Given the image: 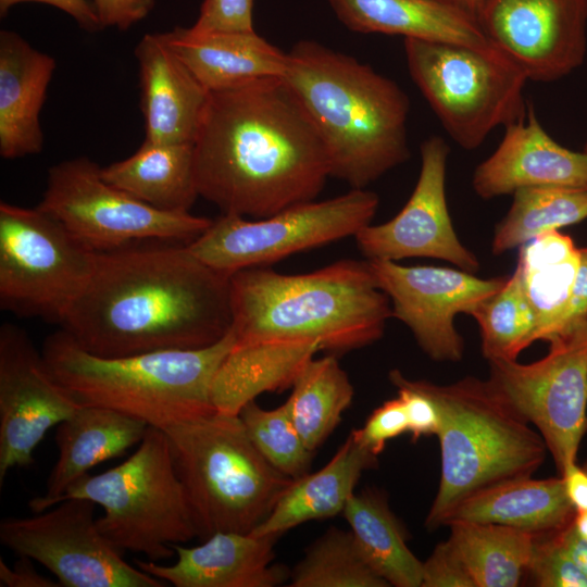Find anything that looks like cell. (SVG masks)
I'll return each mask as SVG.
<instances>
[{"label": "cell", "mask_w": 587, "mask_h": 587, "mask_svg": "<svg viewBox=\"0 0 587 587\" xmlns=\"http://www.w3.org/2000/svg\"><path fill=\"white\" fill-rule=\"evenodd\" d=\"M236 344L311 340L342 353L382 338L391 314L367 260L344 259L303 274L265 266L229 276Z\"/></svg>", "instance_id": "cell-4"}, {"label": "cell", "mask_w": 587, "mask_h": 587, "mask_svg": "<svg viewBox=\"0 0 587 587\" xmlns=\"http://www.w3.org/2000/svg\"><path fill=\"white\" fill-rule=\"evenodd\" d=\"M95 252L142 239L190 243L212 220L190 212L155 209L108 183L87 157L62 161L48 171L37 205Z\"/></svg>", "instance_id": "cell-12"}, {"label": "cell", "mask_w": 587, "mask_h": 587, "mask_svg": "<svg viewBox=\"0 0 587 587\" xmlns=\"http://www.w3.org/2000/svg\"><path fill=\"white\" fill-rule=\"evenodd\" d=\"M584 152L587 153V140H586V143H585V147H584Z\"/></svg>", "instance_id": "cell-50"}, {"label": "cell", "mask_w": 587, "mask_h": 587, "mask_svg": "<svg viewBox=\"0 0 587 587\" xmlns=\"http://www.w3.org/2000/svg\"><path fill=\"white\" fill-rule=\"evenodd\" d=\"M563 478H510L460 500L444 521H471L513 527L535 536L557 532L575 515Z\"/></svg>", "instance_id": "cell-26"}, {"label": "cell", "mask_w": 587, "mask_h": 587, "mask_svg": "<svg viewBox=\"0 0 587 587\" xmlns=\"http://www.w3.org/2000/svg\"><path fill=\"white\" fill-rule=\"evenodd\" d=\"M389 380L402 400L412 440L436 435L440 425V414L434 400L416 380L407 378L399 370L389 372Z\"/></svg>", "instance_id": "cell-39"}, {"label": "cell", "mask_w": 587, "mask_h": 587, "mask_svg": "<svg viewBox=\"0 0 587 587\" xmlns=\"http://www.w3.org/2000/svg\"><path fill=\"white\" fill-rule=\"evenodd\" d=\"M279 535L218 532L201 545H174L171 565L135 560L143 572L175 587H277L289 580L286 565L274 563Z\"/></svg>", "instance_id": "cell-20"}, {"label": "cell", "mask_w": 587, "mask_h": 587, "mask_svg": "<svg viewBox=\"0 0 587 587\" xmlns=\"http://www.w3.org/2000/svg\"><path fill=\"white\" fill-rule=\"evenodd\" d=\"M287 399L291 419L313 452L332 435L354 396L336 355L312 358L301 370Z\"/></svg>", "instance_id": "cell-33"}, {"label": "cell", "mask_w": 587, "mask_h": 587, "mask_svg": "<svg viewBox=\"0 0 587 587\" xmlns=\"http://www.w3.org/2000/svg\"><path fill=\"white\" fill-rule=\"evenodd\" d=\"M163 36L210 92L267 78H282L287 53L251 32L196 33L175 27Z\"/></svg>", "instance_id": "cell-25"}, {"label": "cell", "mask_w": 587, "mask_h": 587, "mask_svg": "<svg viewBox=\"0 0 587 587\" xmlns=\"http://www.w3.org/2000/svg\"><path fill=\"white\" fill-rule=\"evenodd\" d=\"M55 60L13 30L0 32V154L17 159L40 153V111Z\"/></svg>", "instance_id": "cell-23"}, {"label": "cell", "mask_w": 587, "mask_h": 587, "mask_svg": "<svg viewBox=\"0 0 587 587\" xmlns=\"http://www.w3.org/2000/svg\"><path fill=\"white\" fill-rule=\"evenodd\" d=\"M87 499L103 508L97 519L105 538L122 552L160 562L175 555L174 545L197 538L168 438L149 426L136 451L123 463L75 480L57 500Z\"/></svg>", "instance_id": "cell-8"}, {"label": "cell", "mask_w": 587, "mask_h": 587, "mask_svg": "<svg viewBox=\"0 0 587 587\" xmlns=\"http://www.w3.org/2000/svg\"><path fill=\"white\" fill-rule=\"evenodd\" d=\"M421 587H475L464 564L446 540L423 562Z\"/></svg>", "instance_id": "cell-42"}, {"label": "cell", "mask_w": 587, "mask_h": 587, "mask_svg": "<svg viewBox=\"0 0 587 587\" xmlns=\"http://www.w3.org/2000/svg\"><path fill=\"white\" fill-rule=\"evenodd\" d=\"M290 587H388L362 554L352 532L330 526L290 571Z\"/></svg>", "instance_id": "cell-36"}, {"label": "cell", "mask_w": 587, "mask_h": 587, "mask_svg": "<svg viewBox=\"0 0 587 587\" xmlns=\"http://www.w3.org/2000/svg\"><path fill=\"white\" fill-rule=\"evenodd\" d=\"M348 29L498 50L453 0H327Z\"/></svg>", "instance_id": "cell-24"}, {"label": "cell", "mask_w": 587, "mask_h": 587, "mask_svg": "<svg viewBox=\"0 0 587 587\" xmlns=\"http://www.w3.org/2000/svg\"><path fill=\"white\" fill-rule=\"evenodd\" d=\"M32 559L18 555L13 567H10L2 558L0 559V586L1 587H60L58 580H53L37 572Z\"/></svg>", "instance_id": "cell-46"}, {"label": "cell", "mask_w": 587, "mask_h": 587, "mask_svg": "<svg viewBox=\"0 0 587 587\" xmlns=\"http://www.w3.org/2000/svg\"><path fill=\"white\" fill-rule=\"evenodd\" d=\"M199 197L264 218L314 200L330 176L325 148L282 78L210 92L193 140Z\"/></svg>", "instance_id": "cell-2"}, {"label": "cell", "mask_w": 587, "mask_h": 587, "mask_svg": "<svg viewBox=\"0 0 587 587\" xmlns=\"http://www.w3.org/2000/svg\"><path fill=\"white\" fill-rule=\"evenodd\" d=\"M560 476L563 478L565 492L575 511H587V466L574 463Z\"/></svg>", "instance_id": "cell-47"}, {"label": "cell", "mask_w": 587, "mask_h": 587, "mask_svg": "<svg viewBox=\"0 0 587 587\" xmlns=\"http://www.w3.org/2000/svg\"><path fill=\"white\" fill-rule=\"evenodd\" d=\"M135 57L145 140L193 143L210 91L172 50L163 33L146 34L135 48Z\"/></svg>", "instance_id": "cell-21"}, {"label": "cell", "mask_w": 587, "mask_h": 587, "mask_svg": "<svg viewBox=\"0 0 587 587\" xmlns=\"http://www.w3.org/2000/svg\"><path fill=\"white\" fill-rule=\"evenodd\" d=\"M475 18L528 80H558L585 60L587 0H479Z\"/></svg>", "instance_id": "cell-16"}, {"label": "cell", "mask_w": 587, "mask_h": 587, "mask_svg": "<svg viewBox=\"0 0 587 587\" xmlns=\"http://www.w3.org/2000/svg\"><path fill=\"white\" fill-rule=\"evenodd\" d=\"M341 514L365 560L389 586H422L423 562L408 547L405 532L382 491L354 492Z\"/></svg>", "instance_id": "cell-30"}, {"label": "cell", "mask_w": 587, "mask_h": 587, "mask_svg": "<svg viewBox=\"0 0 587 587\" xmlns=\"http://www.w3.org/2000/svg\"><path fill=\"white\" fill-rule=\"evenodd\" d=\"M80 407L55 380L42 352L20 327L0 328V486L28 466L48 430Z\"/></svg>", "instance_id": "cell-17"}, {"label": "cell", "mask_w": 587, "mask_h": 587, "mask_svg": "<svg viewBox=\"0 0 587 587\" xmlns=\"http://www.w3.org/2000/svg\"><path fill=\"white\" fill-rule=\"evenodd\" d=\"M164 432L199 539L253 532L292 480L260 454L239 415L215 410Z\"/></svg>", "instance_id": "cell-7"}, {"label": "cell", "mask_w": 587, "mask_h": 587, "mask_svg": "<svg viewBox=\"0 0 587 587\" xmlns=\"http://www.w3.org/2000/svg\"><path fill=\"white\" fill-rule=\"evenodd\" d=\"M549 344L548 354L528 364L488 361L487 380L535 426L562 475L587 432V322Z\"/></svg>", "instance_id": "cell-13"}, {"label": "cell", "mask_w": 587, "mask_h": 587, "mask_svg": "<svg viewBox=\"0 0 587 587\" xmlns=\"http://www.w3.org/2000/svg\"><path fill=\"white\" fill-rule=\"evenodd\" d=\"M447 541L475 587H515L527 574L535 535L509 526L452 521Z\"/></svg>", "instance_id": "cell-32"}, {"label": "cell", "mask_w": 587, "mask_h": 587, "mask_svg": "<svg viewBox=\"0 0 587 587\" xmlns=\"http://www.w3.org/2000/svg\"><path fill=\"white\" fill-rule=\"evenodd\" d=\"M557 532L535 537L526 576L539 587H587V577L563 550Z\"/></svg>", "instance_id": "cell-38"}, {"label": "cell", "mask_w": 587, "mask_h": 587, "mask_svg": "<svg viewBox=\"0 0 587 587\" xmlns=\"http://www.w3.org/2000/svg\"><path fill=\"white\" fill-rule=\"evenodd\" d=\"M95 509V502L73 498L29 517H5L0 541L46 567L61 587L166 586L124 560L101 533Z\"/></svg>", "instance_id": "cell-14"}, {"label": "cell", "mask_w": 587, "mask_h": 587, "mask_svg": "<svg viewBox=\"0 0 587 587\" xmlns=\"http://www.w3.org/2000/svg\"><path fill=\"white\" fill-rule=\"evenodd\" d=\"M315 128L330 176L365 189L410 157V100L392 79L315 40L287 52L282 77Z\"/></svg>", "instance_id": "cell-3"}, {"label": "cell", "mask_w": 587, "mask_h": 587, "mask_svg": "<svg viewBox=\"0 0 587 587\" xmlns=\"http://www.w3.org/2000/svg\"><path fill=\"white\" fill-rule=\"evenodd\" d=\"M440 414V480L425 519L444 526L452 508L488 485L532 476L548 449L538 432L514 411L488 380L467 376L449 385L416 380Z\"/></svg>", "instance_id": "cell-6"}, {"label": "cell", "mask_w": 587, "mask_h": 587, "mask_svg": "<svg viewBox=\"0 0 587 587\" xmlns=\"http://www.w3.org/2000/svg\"><path fill=\"white\" fill-rule=\"evenodd\" d=\"M96 253L38 207L1 201V309L60 324L86 286Z\"/></svg>", "instance_id": "cell-10"}, {"label": "cell", "mask_w": 587, "mask_h": 587, "mask_svg": "<svg viewBox=\"0 0 587 587\" xmlns=\"http://www.w3.org/2000/svg\"><path fill=\"white\" fill-rule=\"evenodd\" d=\"M238 415L257 450L275 470L292 479L309 473L314 452L301 438L287 402L266 410L252 400Z\"/></svg>", "instance_id": "cell-37"}, {"label": "cell", "mask_w": 587, "mask_h": 587, "mask_svg": "<svg viewBox=\"0 0 587 587\" xmlns=\"http://www.w3.org/2000/svg\"><path fill=\"white\" fill-rule=\"evenodd\" d=\"M377 464L378 455L351 430L328 463L291 480L267 517L251 533L282 536L300 524L342 513L362 474Z\"/></svg>", "instance_id": "cell-27"}, {"label": "cell", "mask_w": 587, "mask_h": 587, "mask_svg": "<svg viewBox=\"0 0 587 587\" xmlns=\"http://www.w3.org/2000/svg\"><path fill=\"white\" fill-rule=\"evenodd\" d=\"M367 261L377 286L391 301L392 316L411 329L421 349L435 361L462 359L464 344L454 327V316L471 314L508 279V276L482 279L470 272L448 267Z\"/></svg>", "instance_id": "cell-15"}, {"label": "cell", "mask_w": 587, "mask_h": 587, "mask_svg": "<svg viewBox=\"0 0 587 587\" xmlns=\"http://www.w3.org/2000/svg\"><path fill=\"white\" fill-rule=\"evenodd\" d=\"M254 0H203L190 27L196 33L251 32Z\"/></svg>", "instance_id": "cell-41"}, {"label": "cell", "mask_w": 587, "mask_h": 587, "mask_svg": "<svg viewBox=\"0 0 587 587\" xmlns=\"http://www.w3.org/2000/svg\"><path fill=\"white\" fill-rule=\"evenodd\" d=\"M91 3L102 28L127 30L151 12L155 0H92Z\"/></svg>", "instance_id": "cell-43"}, {"label": "cell", "mask_w": 587, "mask_h": 587, "mask_svg": "<svg viewBox=\"0 0 587 587\" xmlns=\"http://www.w3.org/2000/svg\"><path fill=\"white\" fill-rule=\"evenodd\" d=\"M480 330L482 351L488 361L516 360L534 341L537 315L524 289L517 268L495 295L470 314Z\"/></svg>", "instance_id": "cell-35"}, {"label": "cell", "mask_w": 587, "mask_h": 587, "mask_svg": "<svg viewBox=\"0 0 587 587\" xmlns=\"http://www.w3.org/2000/svg\"><path fill=\"white\" fill-rule=\"evenodd\" d=\"M453 1L475 17V13H476L479 0H453Z\"/></svg>", "instance_id": "cell-49"}, {"label": "cell", "mask_w": 587, "mask_h": 587, "mask_svg": "<svg viewBox=\"0 0 587 587\" xmlns=\"http://www.w3.org/2000/svg\"><path fill=\"white\" fill-rule=\"evenodd\" d=\"M420 151V176L409 200L390 221L362 228L354 236L358 248L366 260L434 258L474 273L478 260L457 237L446 200L449 147L430 136Z\"/></svg>", "instance_id": "cell-18"}, {"label": "cell", "mask_w": 587, "mask_h": 587, "mask_svg": "<svg viewBox=\"0 0 587 587\" xmlns=\"http://www.w3.org/2000/svg\"><path fill=\"white\" fill-rule=\"evenodd\" d=\"M352 432L364 447L379 455L388 440L409 432L402 400L397 396L385 401L369 415L361 428Z\"/></svg>", "instance_id": "cell-40"}, {"label": "cell", "mask_w": 587, "mask_h": 587, "mask_svg": "<svg viewBox=\"0 0 587 587\" xmlns=\"http://www.w3.org/2000/svg\"><path fill=\"white\" fill-rule=\"evenodd\" d=\"M513 197L510 210L496 227L494 254L587 218V189L526 187L514 191Z\"/></svg>", "instance_id": "cell-34"}, {"label": "cell", "mask_w": 587, "mask_h": 587, "mask_svg": "<svg viewBox=\"0 0 587 587\" xmlns=\"http://www.w3.org/2000/svg\"><path fill=\"white\" fill-rule=\"evenodd\" d=\"M102 177L162 211L189 212L199 197L192 143L143 140L128 158L101 167Z\"/></svg>", "instance_id": "cell-29"}, {"label": "cell", "mask_w": 587, "mask_h": 587, "mask_svg": "<svg viewBox=\"0 0 587 587\" xmlns=\"http://www.w3.org/2000/svg\"><path fill=\"white\" fill-rule=\"evenodd\" d=\"M579 264L573 239L552 230L522 245L516 268L533 304L538 326L536 340L549 341L567 307Z\"/></svg>", "instance_id": "cell-31"}, {"label": "cell", "mask_w": 587, "mask_h": 587, "mask_svg": "<svg viewBox=\"0 0 587 587\" xmlns=\"http://www.w3.org/2000/svg\"><path fill=\"white\" fill-rule=\"evenodd\" d=\"M544 186L587 189V153L553 140L528 104L525 118L504 127L497 149L476 167L473 188L490 199Z\"/></svg>", "instance_id": "cell-19"}, {"label": "cell", "mask_w": 587, "mask_h": 587, "mask_svg": "<svg viewBox=\"0 0 587 587\" xmlns=\"http://www.w3.org/2000/svg\"><path fill=\"white\" fill-rule=\"evenodd\" d=\"M148 427L143 421L115 410L80 405L55 426L59 455L45 492L29 500V509L39 513L53 507L70 485L93 466L138 446Z\"/></svg>", "instance_id": "cell-22"}, {"label": "cell", "mask_w": 587, "mask_h": 587, "mask_svg": "<svg viewBox=\"0 0 587 587\" xmlns=\"http://www.w3.org/2000/svg\"><path fill=\"white\" fill-rule=\"evenodd\" d=\"M38 2L52 5L68 14L80 28L88 32L102 29L97 12L87 0H0V14L4 16L10 9L18 3Z\"/></svg>", "instance_id": "cell-45"}, {"label": "cell", "mask_w": 587, "mask_h": 587, "mask_svg": "<svg viewBox=\"0 0 587 587\" xmlns=\"http://www.w3.org/2000/svg\"><path fill=\"white\" fill-rule=\"evenodd\" d=\"M59 325L105 358L209 347L232 329L229 276L188 243L132 241L96 253L86 286Z\"/></svg>", "instance_id": "cell-1"}, {"label": "cell", "mask_w": 587, "mask_h": 587, "mask_svg": "<svg viewBox=\"0 0 587 587\" xmlns=\"http://www.w3.org/2000/svg\"><path fill=\"white\" fill-rule=\"evenodd\" d=\"M321 350L311 340L235 342L213 378V408L238 415L259 395L291 388L304 365Z\"/></svg>", "instance_id": "cell-28"}, {"label": "cell", "mask_w": 587, "mask_h": 587, "mask_svg": "<svg viewBox=\"0 0 587 587\" xmlns=\"http://www.w3.org/2000/svg\"><path fill=\"white\" fill-rule=\"evenodd\" d=\"M572 521L555 535L563 550L587 577V542L576 533Z\"/></svg>", "instance_id": "cell-48"}, {"label": "cell", "mask_w": 587, "mask_h": 587, "mask_svg": "<svg viewBox=\"0 0 587 587\" xmlns=\"http://www.w3.org/2000/svg\"><path fill=\"white\" fill-rule=\"evenodd\" d=\"M587 322V248H579V264L567 307L549 340L565 335Z\"/></svg>", "instance_id": "cell-44"}, {"label": "cell", "mask_w": 587, "mask_h": 587, "mask_svg": "<svg viewBox=\"0 0 587 587\" xmlns=\"http://www.w3.org/2000/svg\"><path fill=\"white\" fill-rule=\"evenodd\" d=\"M234 344L230 329L200 349L105 358L59 329L46 338L41 352L55 380L80 405L115 410L165 430L215 411L212 382Z\"/></svg>", "instance_id": "cell-5"}, {"label": "cell", "mask_w": 587, "mask_h": 587, "mask_svg": "<svg viewBox=\"0 0 587 587\" xmlns=\"http://www.w3.org/2000/svg\"><path fill=\"white\" fill-rule=\"evenodd\" d=\"M378 204L375 192L351 189L327 200L291 205L264 218L222 213L188 247L207 265L230 276L354 237L371 224Z\"/></svg>", "instance_id": "cell-11"}, {"label": "cell", "mask_w": 587, "mask_h": 587, "mask_svg": "<svg viewBox=\"0 0 587 587\" xmlns=\"http://www.w3.org/2000/svg\"><path fill=\"white\" fill-rule=\"evenodd\" d=\"M410 75L449 136L479 147L497 127L525 118V73L499 50L403 40Z\"/></svg>", "instance_id": "cell-9"}]
</instances>
